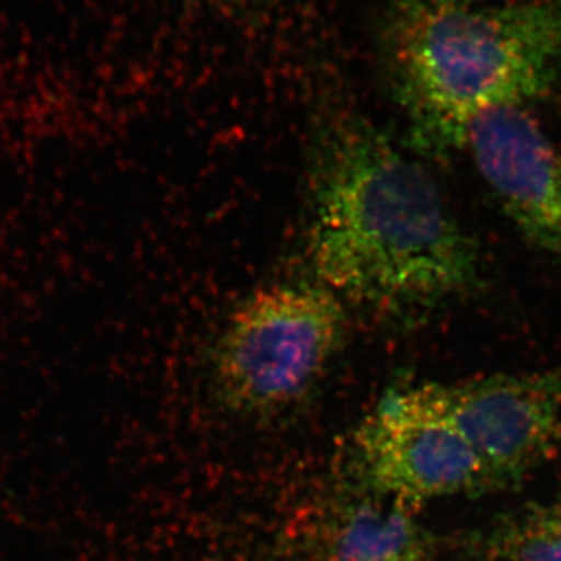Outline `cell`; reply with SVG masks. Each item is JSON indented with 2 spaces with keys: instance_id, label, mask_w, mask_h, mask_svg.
Listing matches in <instances>:
<instances>
[{
  "instance_id": "cell-1",
  "label": "cell",
  "mask_w": 561,
  "mask_h": 561,
  "mask_svg": "<svg viewBox=\"0 0 561 561\" xmlns=\"http://www.w3.org/2000/svg\"><path fill=\"white\" fill-rule=\"evenodd\" d=\"M311 194L309 257L339 298L405 311L478 283L474 243L430 173L359 117L324 127Z\"/></svg>"
},
{
  "instance_id": "cell-2",
  "label": "cell",
  "mask_w": 561,
  "mask_h": 561,
  "mask_svg": "<svg viewBox=\"0 0 561 561\" xmlns=\"http://www.w3.org/2000/svg\"><path fill=\"white\" fill-rule=\"evenodd\" d=\"M389 49L421 135L434 146L461 147L476 117L524 106L560 80L561 0H408L391 25Z\"/></svg>"
},
{
  "instance_id": "cell-3",
  "label": "cell",
  "mask_w": 561,
  "mask_h": 561,
  "mask_svg": "<svg viewBox=\"0 0 561 561\" xmlns=\"http://www.w3.org/2000/svg\"><path fill=\"white\" fill-rule=\"evenodd\" d=\"M343 327L341 298L321 284L253 291L231 313L214 351L217 397L239 415L286 411L319 381Z\"/></svg>"
},
{
  "instance_id": "cell-4",
  "label": "cell",
  "mask_w": 561,
  "mask_h": 561,
  "mask_svg": "<svg viewBox=\"0 0 561 561\" xmlns=\"http://www.w3.org/2000/svg\"><path fill=\"white\" fill-rule=\"evenodd\" d=\"M362 489L416 508L486 491L481 461L443 411L434 383L391 391L354 432Z\"/></svg>"
},
{
  "instance_id": "cell-5",
  "label": "cell",
  "mask_w": 561,
  "mask_h": 561,
  "mask_svg": "<svg viewBox=\"0 0 561 561\" xmlns=\"http://www.w3.org/2000/svg\"><path fill=\"white\" fill-rule=\"evenodd\" d=\"M434 390L481 461L489 490L522 482L560 453L559 376L493 375Z\"/></svg>"
},
{
  "instance_id": "cell-6",
  "label": "cell",
  "mask_w": 561,
  "mask_h": 561,
  "mask_svg": "<svg viewBox=\"0 0 561 561\" xmlns=\"http://www.w3.org/2000/svg\"><path fill=\"white\" fill-rule=\"evenodd\" d=\"M461 147L524 238L561 257V149L541 125L501 106L471 121Z\"/></svg>"
},
{
  "instance_id": "cell-7",
  "label": "cell",
  "mask_w": 561,
  "mask_h": 561,
  "mask_svg": "<svg viewBox=\"0 0 561 561\" xmlns=\"http://www.w3.org/2000/svg\"><path fill=\"white\" fill-rule=\"evenodd\" d=\"M308 561H434L435 545L404 502L360 489L313 523Z\"/></svg>"
},
{
  "instance_id": "cell-8",
  "label": "cell",
  "mask_w": 561,
  "mask_h": 561,
  "mask_svg": "<svg viewBox=\"0 0 561 561\" xmlns=\"http://www.w3.org/2000/svg\"><path fill=\"white\" fill-rule=\"evenodd\" d=\"M490 561H561V500L501 516L481 537Z\"/></svg>"
},
{
  "instance_id": "cell-9",
  "label": "cell",
  "mask_w": 561,
  "mask_h": 561,
  "mask_svg": "<svg viewBox=\"0 0 561 561\" xmlns=\"http://www.w3.org/2000/svg\"><path fill=\"white\" fill-rule=\"evenodd\" d=\"M431 2H440V3H476L479 0H431Z\"/></svg>"
}]
</instances>
